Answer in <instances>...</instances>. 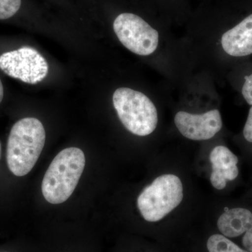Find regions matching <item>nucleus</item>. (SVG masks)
Listing matches in <instances>:
<instances>
[{"label": "nucleus", "mask_w": 252, "mask_h": 252, "mask_svg": "<svg viewBox=\"0 0 252 252\" xmlns=\"http://www.w3.org/2000/svg\"><path fill=\"white\" fill-rule=\"evenodd\" d=\"M44 126L36 118H24L13 126L8 139L6 160L17 177L28 175L35 165L45 144Z\"/></svg>", "instance_id": "obj_1"}, {"label": "nucleus", "mask_w": 252, "mask_h": 252, "mask_svg": "<svg viewBox=\"0 0 252 252\" xmlns=\"http://www.w3.org/2000/svg\"><path fill=\"white\" fill-rule=\"evenodd\" d=\"M86 164L81 149L69 147L63 149L54 158L41 185L46 201L61 204L67 200L75 190Z\"/></svg>", "instance_id": "obj_2"}, {"label": "nucleus", "mask_w": 252, "mask_h": 252, "mask_svg": "<svg viewBox=\"0 0 252 252\" xmlns=\"http://www.w3.org/2000/svg\"><path fill=\"white\" fill-rule=\"evenodd\" d=\"M113 103L123 125L134 135L147 136L155 130L158 124L157 108L142 93L120 88L113 94Z\"/></svg>", "instance_id": "obj_3"}, {"label": "nucleus", "mask_w": 252, "mask_h": 252, "mask_svg": "<svg viewBox=\"0 0 252 252\" xmlns=\"http://www.w3.org/2000/svg\"><path fill=\"white\" fill-rule=\"evenodd\" d=\"M183 185L177 176L157 177L137 198V207L147 221L157 222L175 210L183 200Z\"/></svg>", "instance_id": "obj_4"}, {"label": "nucleus", "mask_w": 252, "mask_h": 252, "mask_svg": "<svg viewBox=\"0 0 252 252\" xmlns=\"http://www.w3.org/2000/svg\"><path fill=\"white\" fill-rule=\"evenodd\" d=\"M113 29L123 45L134 54L149 56L157 49L158 32L137 15L127 12L118 15Z\"/></svg>", "instance_id": "obj_5"}, {"label": "nucleus", "mask_w": 252, "mask_h": 252, "mask_svg": "<svg viewBox=\"0 0 252 252\" xmlns=\"http://www.w3.org/2000/svg\"><path fill=\"white\" fill-rule=\"evenodd\" d=\"M0 69L26 84H36L47 75L49 65L36 49L26 46L1 55Z\"/></svg>", "instance_id": "obj_6"}, {"label": "nucleus", "mask_w": 252, "mask_h": 252, "mask_svg": "<svg viewBox=\"0 0 252 252\" xmlns=\"http://www.w3.org/2000/svg\"><path fill=\"white\" fill-rule=\"evenodd\" d=\"M175 123L181 134L192 140L211 139L222 127L221 117L217 109L202 114L179 112L175 115Z\"/></svg>", "instance_id": "obj_7"}, {"label": "nucleus", "mask_w": 252, "mask_h": 252, "mask_svg": "<svg viewBox=\"0 0 252 252\" xmlns=\"http://www.w3.org/2000/svg\"><path fill=\"white\" fill-rule=\"evenodd\" d=\"M217 226L226 238H235L245 233L243 245L249 252H252V213L247 209L236 207L220 215Z\"/></svg>", "instance_id": "obj_8"}, {"label": "nucleus", "mask_w": 252, "mask_h": 252, "mask_svg": "<svg viewBox=\"0 0 252 252\" xmlns=\"http://www.w3.org/2000/svg\"><path fill=\"white\" fill-rule=\"evenodd\" d=\"M210 160L212 166L210 182L215 189L222 190L226 186L227 181H233L238 177V157L227 147L217 146L214 148Z\"/></svg>", "instance_id": "obj_9"}, {"label": "nucleus", "mask_w": 252, "mask_h": 252, "mask_svg": "<svg viewBox=\"0 0 252 252\" xmlns=\"http://www.w3.org/2000/svg\"><path fill=\"white\" fill-rule=\"evenodd\" d=\"M221 45L227 54L243 57L252 54V14L222 35Z\"/></svg>", "instance_id": "obj_10"}, {"label": "nucleus", "mask_w": 252, "mask_h": 252, "mask_svg": "<svg viewBox=\"0 0 252 252\" xmlns=\"http://www.w3.org/2000/svg\"><path fill=\"white\" fill-rule=\"evenodd\" d=\"M207 248L209 252H249L240 248L224 235L219 234L210 237Z\"/></svg>", "instance_id": "obj_11"}, {"label": "nucleus", "mask_w": 252, "mask_h": 252, "mask_svg": "<svg viewBox=\"0 0 252 252\" xmlns=\"http://www.w3.org/2000/svg\"><path fill=\"white\" fill-rule=\"evenodd\" d=\"M23 0H0V20L14 17L22 7Z\"/></svg>", "instance_id": "obj_12"}, {"label": "nucleus", "mask_w": 252, "mask_h": 252, "mask_svg": "<svg viewBox=\"0 0 252 252\" xmlns=\"http://www.w3.org/2000/svg\"><path fill=\"white\" fill-rule=\"evenodd\" d=\"M244 98L250 105L252 106V74L245 77V84L242 89Z\"/></svg>", "instance_id": "obj_13"}, {"label": "nucleus", "mask_w": 252, "mask_h": 252, "mask_svg": "<svg viewBox=\"0 0 252 252\" xmlns=\"http://www.w3.org/2000/svg\"><path fill=\"white\" fill-rule=\"evenodd\" d=\"M244 137L249 142H252V107L249 112L248 119L243 130Z\"/></svg>", "instance_id": "obj_14"}, {"label": "nucleus", "mask_w": 252, "mask_h": 252, "mask_svg": "<svg viewBox=\"0 0 252 252\" xmlns=\"http://www.w3.org/2000/svg\"><path fill=\"white\" fill-rule=\"evenodd\" d=\"M3 97H4V87H3L2 83L0 79V103L2 101Z\"/></svg>", "instance_id": "obj_15"}, {"label": "nucleus", "mask_w": 252, "mask_h": 252, "mask_svg": "<svg viewBox=\"0 0 252 252\" xmlns=\"http://www.w3.org/2000/svg\"><path fill=\"white\" fill-rule=\"evenodd\" d=\"M0 154H1V144H0Z\"/></svg>", "instance_id": "obj_16"}]
</instances>
